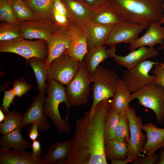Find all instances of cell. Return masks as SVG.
Wrapping results in <instances>:
<instances>
[{"instance_id":"cell-1","label":"cell","mask_w":164,"mask_h":164,"mask_svg":"<svg viewBox=\"0 0 164 164\" xmlns=\"http://www.w3.org/2000/svg\"><path fill=\"white\" fill-rule=\"evenodd\" d=\"M110 98L101 101L92 114L77 119L68 155L62 164H107L104 153V125Z\"/></svg>"},{"instance_id":"cell-2","label":"cell","mask_w":164,"mask_h":164,"mask_svg":"<svg viewBox=\"0 0 164 164\" xmlns=\"http://www.w3.org/2000/svg\"><path fill=\"white\" fill-rule=\"evenodd\" d=\"M123 21L149 26L164 12L162 0H108Z\"/></svg>"},{"instance_id":"cell-3","label":"cell","mask_w":164,"mask_h":164,"mask_svg":"<svg viewBox=\"0 0 164 164\" xmlns=\"http://www.w3.org/2000/svg\"><path fill=\"white\" fill-rule=\"evenodd\" d=\"M47 97L43 104V111L45 117L50 118L57 131L60 133H69L72 125L68 121L70 106L63 85L56 81H48Z\"/></svg>"},{"instance_id":"cell-4","label":"cell","mask_w":164,"mask_h":164,"mask_svg":"<svg viewBox=\"0 0 164 164\" xmlns=\"http://www.w3.org/2000/svg\"><path fill=\"white\" fill-rule=\"evenodd\" d=\"M120 78L118 74L113 70L99 65L91 75L93 85V101L89 111L92 114L97 105L101 101L113 97Z\"/></svg>"},{"instance_id":"cell-5","label":"cell","mask_w":164,"mask_h":164,"mask_svg":"<svg viewBox=\"0 0 164 164\" xmlns=\"http://www.w3.org/2000/svg\"><path fill=\"white\" fill-rule=\"evenodd\" d=\"M0 52L17 54L24 58L26 61L32 57L46 61L48 46L46 41L43 40H31L21 37L0 42Z\"/></svg>"},{"instance_id":"cell-6","label":"cell","mask_w":164,"mask_h":164,"mask_svg":"<svg viewBox=\"0 0 164 164\" xmlns=\"http://www.w3.org/2000/svg\"><path fill=\"white\" fill-rule=\"evenodd\" d=\"M137 99L139 103L154 112L157 122L164 121V87L153 83L146 85L131 94V99Z\"/></svg>"},{"instance_id":"cell-7","label":"cell","mask_w":164,"mask_h":164,"mask_svg":"<svg viewBox=\"0 0 164 164\" xmlns=\"http://www.w3.org/2000/svg\"><path fill=\"white\" fill-rule=\"evenodd\" d=\"M91 75L83 62H80L75 76L66 89L70 107L80 106L88 101L90 95Z\"/></svg>"},{"instance_id":"cell-8","label":"cell","mask_w":164,"mask_h":164,"mask_svg":"<svg viewBox=\"0 0 164 164\" xmlns=\"http://www.w3.org/2000/svg\"><path fill=\"white\" fill-rule=\"evenodd\" d=\"M126 112L128 118L130 134L127 142L128 157L133 161L142 152L147 138L146 135L142 131V119L136 115L135 109L129 105Z\"/></svg>"},{"instance_id":"cell-9","label":"cell","mask_w":164,"mask_h":164,"mask_svg":"<svg viewBox=\"0 0 164 164\" xmlns=\"http://www.w3.org/2000/svg\"><path fill=\"white\" fill-rule=\"evenodd\" d=\"M79 65V62L63 53L48 67L47 81L53 80L67 86L75 76Z\"/></svg>"},{"instance_id":"cell-10","label":"cell","mask_w":164,"mask_h":164,"mask_svg":"<svg viewBox=\"0 0 164 164\" xmlns=\"http://www.w3.org/2000/svg\"><path fill=\"white\" fill-rule=\"evenodd\" d=\"M158 62L145 60L133 68L124 71L122 79L130 92H136L153 83L155 76L150 75L149 73Z\"/></svg>"},{"instance_id":"cell-11","label":"cell","mask_w":164,"mask_h":164,"mask_svg":"<svg viewBox=\"0 0 164 164\" xmlns=\"http://www.w3.org/2000/svg\"><path fill=\"white\" fill-rule=\"evenodd\" d=\"M148 26L123 21L113 26L104 45L110 47L121 43H130Z\"/></svg>"},{"instance_id":"cell-12","label":"cell","mask_w":164,"mask_h":164,"mask_svg":"<svg viewBox=\"0 0 164 164\" xmlns=\"http://www.w3.org/2000/svg\"><path fill=\"white\" fill-rule=\"evenodd\" d=\"M115 46H110L106 49V52L110 57L113 58L117 63L128 70L131 69L142 61L149 58H154L158 56L159 53L154 47L142 46L137 50L131 51L124 56L117 55L116 53Z\"/></svg>"},{"instance_id":"cell-13","label":"cell","mask_w":164,"mask_h":164,"mask_svg":"<svg viewBox=\"0 0 164 164\" xmlns=\"http://www.w3.org/2000/svg\"><path fill=\"white\" fill-rule=\"evenodd\" d=\"M22 38L46 41L49 37L59 28L51 20L38 19L20 23Z\"/></svg>"},{"instance_id":"cell-14","label":"cell","mask_w":164,"mask_h":164,"mask_svg":"<svg viewBox=\"0 0 164 164\" xmlns=\"http://www.w3.org/2000/svg\"><path fill=\"white\" fill-rule=\"evenodd\" d=\"M69 28L72 32V38L63 54L79 62H82L88 51L87 31L84 26L75 23L72 24Z\"/></svg>"},{"instance_id":"cell-15","label":"cell","mask_w":164,"mask_h":164,"mask_svg":"<svg viewBox=\"0 0 164 164\" xmlns=\"http://www.w3.org/2000/svg\"><path fill=\"white\" fill-rule=\"evenodd\" d=\"M72 38L69 28H59L46 40L48 55L46 60L48 68L52 62L63 54L68 47Z\"/></svg>"},{"instance_id":"cell-16","label":"cell","mask_w":164,"mask_h":164,"mask_svg":"<svg viewBox=\"0 0 164 164\" xmlns=\"http://www.w3.org/2000/svg\"><path fill=\"white\" fill-rule=\"evenodd\" d=\"M45 98L44 94L39 93L33 100L30 106L23 115L19 128L20 131L26 125L33 123L38 125L39 129L43 132H46L49 130L50 125L43 111Z\"/></svg>"},{"instance_id":"cell-17","label":"cell","mask_w":164,"mask_h":164,"mask_svg":"<svg viewBox=\"0 0 164 164\" xmlns=\"http://www.w3.org/2000/svg\"><path fill=\"white\" fill-rule=\"evenodd\" d=\"M164 40V27L159 21H154L149 23L148 30L142 36L130 43L128 49L132 51L142 46L154 47L158 44L161 46Z\"/></svg>"},{"instance_id":"cell-18","label":"cell","mask_w":164,"mask_h":164,"mask_svg":"<svg viewBox=\"0 0 164 164\" xmlns=\"http://www.w3.org/2000/svg\"><path fill=\"white\" fill-rule=\"evenodd\" d=\"M142 129L147 138L142 152L145 155H153L158 149L164 148V128H159L153 123L148 122L143 125Z\"/></svg>"},{"instance_id":"cell-19","label":"cell","mask_w":164,"mask_h":164,"mask_svg":"<svg viewBox=\"0 0 164 164\" xmlns=\"http://www.w3.org/2000/svg\"><path fill=\"white\" fill-rule=\"evenodd\" d=\"M113 26L102 25L92 21L86 23L84 26L87 33L88 50L104 45Z\"/></svg>"},{"instance_id":"cell-20","label":"cell","mask_w":164,"mask_h":164,"mask_svg":"<svg viewBox=\"0 0 164 164\" xmlns=\"http://www.w3.org/2000/svg\"><path fill=\"white\" fill-rule=\"evenodd\" d=\"M0 164H46L43 159H34L31 152L25 150L9 149L0 148Z\"/></svg>"},{"instance_id":"cell-21","label":"cell","mask_w":164,"mask_h":164,"mask_svg":"<svg viewBox=\"0 0 164 164\" xmlns=\"http://www.w3.org/2000/svg\"><path fill=\"white\" fill-rule=\"evenodd\" d=\"M67 9L74 23L84 26L91 21L94 9L82 1L61 0Z\"/></svg>"},{"instance_id":"cell-22","label":"cell","mask_w":164,"mask_h":164,"mask_svg":"<svg viewBox=\"0 0 164 164\" xmlns=\"http://www.w3.org/2000/svg\"><path fill=\"white\" fill-rule=\"evenodd\" d=\"M71 139L52 143L43 159L46 164H62L67 157Z\"/></svg>"},{"instance_id":"cell-23","label":"cell","mask_w":164,"mask_h":164,"mask_svg":"<svg viewBox=\"0 0 164 164\" xmlns=\"http://www.w3.org/2000/svg\"><path fill=\"white\" fill-rule=\"evenodd\" d=\"M91 21L98 24L114 25L123 21L108 2L94 9Z\"/></svg>"},{"instance_id":"cell-24","label":"cell","mask_w":164,"mask_h":164,"mask_svg":"<svg viewBox=\"0 0 164 164\" xmlns=\"http://www.w3.org/2000/svg\"><path fill=\"white\" fill-rule=\"evenodd\" d=\"M130 93L123 80L120 79L110 108L119 113L126 112L132 101Z\"/></svg>"},{"instance_id":"cell-25","label":"cell","mask_w":164,"mask_h":164,"mask_svg":"<svg viewBox=\"0 0 164 164\" xmlns=\"http://www.w3.org/2000/svg\"><path fill=\"white\" fill-rule=\"evenodd\" d=\"M104 153L107 160H123L128 158V147L126 142L113 138L105 142Z\"/></svg>"},{"instance_id":"cell-26","label":"cell","mask_w":164,"mask_h":164,"mask_svg":"<svg viewBox=\"0 0 164 164\" xmlns=\"http://www.w3.org/2000/svg\"><path fill=\"white\" fill-rule=\"evenodd\" d=\"M106 47L96 46L88 50L85 55L83 62L91 75L92 74L100 63L108 57Z\"/></svg>"},{"instance_id":"cell-27","label":"cell","mask_w":164,"mask_h":164,"mask_svg":"<svg viewBox=\"0 0 164 164\" xmlns=\"http://www.w3.org/2000/svg\"><path fill=\"white\" fill-rule=\"evenodd\" d=\"M19 129H16L5 135L0 138L1 148L9 149L25 150L29 146L30 142L24 139L20 132Z\"/></svg>"},{"instance_id":"cell-28","label":"cell","mask_w":164,"mask_h":164,"mask_svg":"<svg viewBox=\"0 0 164 164\" xmlns=\"http://www.w3.org/2000/svg\"><path fill=\"white\" fill-rule=\"evenodd\" d=\"M23 0L29 7L36 19L52 21L53 0Z\"/></svg>"},{"instance_id":"cell-29","label":"cell","mask_w":164,"mask_h":164,"mask_svg":"<svg viewBox=\"0 0 164 164\" xmlns=\"http://www.w3.org/2000/svg\"><path fill=\"white\" fill-rule=\"evenodd\" d=\"M33 69L37 83L39 93L44 94L47 87V68L46 61L36 57L30 58L27 61Z\"/></svg>"},{"instance_id":"cell-30","label":"cell","mask_w":164,"mask_h":164,"mask_svg":"<svg viewBox=\"0 0 164 164\" xmlns=\"http://www.w3.org/2000/svg\"><path fill=\"white\" fill-rule=\"evenodd\" d=\"M5 113L6 118L0 124V133L3 135L19 129L23 117L21 113L15 111Z\"/></svg>"},{"instance_id":"cell-31","label":"cell","mask_w":164,"mask_h":164,"mask_svg":"<svg viewBox=\"0 0 164 164\" xmlns=\"http://www.w3.org/2000/svg\"><path fill=\"white\" fill-rule=\"evenodd\" d=\"M11 5L15 16L19 23L36 19L29 7L23 0L12 2Z\"/></svg>"},{"instance_id":"cell-32","label":"cell","mask_w":164,"mask_h":164,"mask_svg":"<svg viewBox=\"0 0 164 164\" xmlns=\"http://www.w3.org/2000/svg\"><path fill=\"white\" fill-rule=\"evenodd\" d=\"M21 37H22V35L19 24L0 23V42L9 41Z\"/></svg>"},{"instance_id":"cell-33","label":"cell","mask_w":164,"mask_h":164,"mask_svg":"<svg viewBox=\"0 0 164 164\" xmlns=\"http://www.w3.org/2000/svg\"><path fill=\"white\" fill-rule=\"evenodd\" d=\"M119 118L120 113L110 108L106 116L104 125L105 142L114 138V133Z\"/></svg>"},{"instance_id":"cell-34","label":"cell","mask_w":164,"mask_h":164,"mask_svg":"<svg viewBox=\"0 0 164 164\" xmlns=\"http://www.w3.org/2000/svg\"><path fill=\"white\" fill-rule=\"evenodd\" d=\"M130 136L128 120L126 112L120 113L119 121L115 130L114 138L127 142Z\"/></svg>"},{"instance_id":"cell-35","label":"cell","mask_w":164,"mask_h":164,"mask_svg":"<svg viewBox=\"0 0 164 164\" xmlns=\"http://www.w3.org/2000/svg\"><path fill=\"white\" fill-rule=\"evenodd\" d=\"M0 21L5 23L20 24L14 14L11 3L7 0H0Z\"/></svg>"},{"instance_id":"cell-36","label":"cell","mask_w":164,"mask_h":164,"mask_svg":"<svg viewBox=\"0 0 164 164\" xmlns=\"http://www.w3.org/2000/svg\"><path fill=\"white\" fill-rule=\"evenodd\" d=\"M13 90L15 96L21 97L31 89V85L21 79L15 80L12 83Z\"/></svg>"},{"instance_id":"cell-37","label":"cell","mask_w":164,"mask_h":164,"mask_svg":"<svg viewBox=\"0 0 164 164\" xmlns=\"http://www.w3.org/2000/svg\"><path fill=\"white\" fill-rule=\"evenodd\" d=\"M152 72L155 76L153 84L164 87V63L158 62L154 66Z\"/></svg>"},{"instance_id":"cell-38","label":"cell","mask_w":164,"mask_h":164,"mask_svg":"<svg viewBox=\"0 0 164 164\" xmlns=\"http://www.w3.org/2000/svg\"><path fill=\"white\" fill-rule=\"evenodd\" d=\"M159 160V155L154 154L150 155H140L132 164H157Z\"/></svg>"},{"instance_id":"cell-39","label":"cell","mask_w":164,"mask_h":164,"mask_svg":"<svg viewBox=\"0 0 164 164\" xmlns=\"http://www.w3.org/2000/svg\"><path fill=\"white\" fill-rule=\"evenodd\" d=\"M4 94L3 99L2 107L5 113L9 111V108L10 104H13V100L15 95L12 89L8 91L3 90Z\"/></svg>"},{"instance_id":"cell-40","label":"cell","mask_w":164,"mask_h":164,"mask_svg":"<svg viewBox=\"0 0 164 164\" xmlns=\"http://www.w3.org/2000/svg\"><path fill=\"white\" fill-rule=\"evenodd\" d=\"M32 152H31L33 157L36 159L41 160L40 155L43 154L41 149V144L39 140H36L31 144Z\"/></svg>"},{"instance_id":"cell-41","label":"cell","mask_w":164,"mask_h":164,"mask_svg":"<svg viewBox=\"0 0 164 164\" xmlns=\"http://www.w3.org/2000/svg\"><path fill=\"white\" fill-rule=\"evenodd\" d=\"M85 4L91 9H96L108 2V0H82Z\"/></svg>"},{"instance_id":"cell-42","label":"cell","mask_w":164,"mask_h":164,"mask_svg":"<svg viewBox=\"0 0 164 164\" xmlns=\"http://www.w3.org/2000/svg\"><path fill=\"white\" fill-rule=\"evenodd\" d=\"M38 128L39 126L37 124H31L30 128L29 130V135L30 139L33 141L36 140L39 135L38 130Z\"/></svg>"},{"instance_id":"cell-43","label":"cell","mask_w":164,"mask_h":164,"mask_svg":"<svg viewBox=\"0 0 164 164\" xmlns=\"http://www.w3.org/2000/svg\"><path fill=\"white\" fill-rule=\"evenodd\" d=\"M112 164H127L128 163H132L133 161L131 159L127 158L123 160H113L110 161Z\"/></svg>"},{"instance_id":"cell-44","label":"cell","mask_w":164,"mask_h":164,"mask_svg":"<svg viewBox=\"0 0 164 164\" xmlns=\"http://www.w3.org/2000/svg\"><path fill=\"white\" fill-rule=\"evenodd\" d=\"M160 149L159 155V160L157 164H164V148Z\"/></svg>"},{"instance_id":"cell-45","label":"cell","mask_w":164,"mask_h":164,"mask_svg":"<svg viewBox=\"0 0 164 164\" xmlns=\"http://www.w3.org/2000/svg\"><path fill=\"white\" fill-rule=\"evenodd\" d=\"M6 118L4 114L2 111V108L0 109V122H2Z\"/></svg>"},{"instance_id":"cell-46","label":"cell","mask_w":164,"mask_h":164,"mask_svg":"<svg viewBox=\"0 0 164 164\" xmlns=\"http://www.w3.org/2000/svg\"><path fill=\"white\" fill-rule=\"evenodd\" d=\"M159 22L160 24L164 23V12L162 16L160 19L159 20Z\"/></svg>"},{"instance_id":"cell-47","label":"cell","mask_w":164,"mask_h":164,"mask_svg":"<svg viewBox=\"0 0 164 164\" xmlns=\"http://www.w3.org/2000/svg\"><path fill=\"white\" fill-rule=\"evenodd\" d=\"M164 49V43L161 46L159 47L158 48L157 50H161Z\"/></svg>"},{"instance_id":"cell-48","label":"cell","mask_w":164,"mask_h":164,"mask_svg":"<svg viewBox=\"0 0 164 164\" xmlns=\"http://www.w3.org/2000/svg\"><path fill=\"white\" fill-rule=\"evenodd\" d=\"M7 0L9 2H10L11 3V2L13 1H19V0Z\"/></svg>"},{"instance_id":"cell-49","label":"cell","mask_w":164,"mask_h":164,"mask_svg":"<svg viewBox=\"0 0 164 164\" xmlns=\"http://www.w3.org/2000/svg\"><path fill=\"white\" fill-rule=\"evenodd\" d=\"M163 0V9L164 10V0Z\"/></svg>"},{"instance_id":"cell-50","label":"cell","mask_w":164,"mask_h":164,"mask_svg":"<svg viewBox=\"0 0 164 164\" xmlns=\"http://www.w3.org/2000/svg\"><path fill=\"white\" fill-rule=\"evenodd\" d=\"M163 56H164V51L163 52Z\"/></svg>"},{"instance_id":"cell-51","label":"cell","mask_w":164,"mask_h":164,"mask_svg":"<svg viewBox=\"0 0 164 164\" xmlns=\"http://www.w3.org/2000/svg\"><path fill=\"white\" fill-rule=\"evenodd\" d=\"M79 0L82 1V0Z\"/></svg>"}]
</instances>
